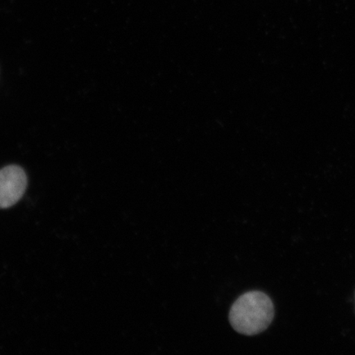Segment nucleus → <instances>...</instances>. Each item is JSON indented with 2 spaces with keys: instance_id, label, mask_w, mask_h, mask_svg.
Masks as SVG:
<instances>
[{
  "instance_id": "obj_2",
  "label": "nucleus",
  "mask_w": 355,
  "mask_h": 355,
  "mask_svg": "<svg viewBox=\"0 0 355 355\" xmlns=\"http://www.w3.org/2000/svg\"><path fill=\"white\" fill-rule=\"evenodd\" d=\"M28 178L24 168L8 166L0 170V208L11 207L24 196Z\"/></svg>"
},
{
  "instance_id": "obj_1",
  "label": "nucleus",
  "mask_w": 355,
  "mask_h": 355,
  "mask_svg": "<svg viewBox=\"0 0 355 355\" xmlns=\"http://www.w3.org/2000/svg\"><path fill=\"white\" fill-rule=\"evenodd\" d=\"M274 305L268 295L261 291H250L234 302L230 312V322L241 334H259L272 323Z\"/></svg>"
}]
</instances>
